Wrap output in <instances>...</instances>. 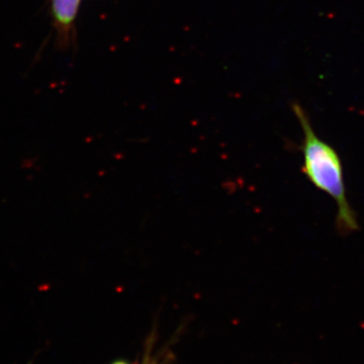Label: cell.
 Here are the masks:
<instances>
[{"label": "cell", "mask_w": 364, "mask_h": 364, "mask_svg": "<svg viewBox=\"0 0 364 364\" xmlns=\"http://www.w3.org/2000/svg\"><path fill=\"white\" fill-rule=\"evenodd\" d=\"M112 364H130V363H126V361H124V360H119V361H116V363H114Z\"/></svg>", "instance_id": "3"}, {"label": "cell", "mask_w": 364, "mask_h": 364, "mask_svg": "<svg viewBox=\"0 0 364 364\" xmlns=\"http://www.w3.org/2000/svg\"><path fill=\"white\" fill-rule=\"evenodd\" d=\"M293 111L304 133L301 145L303 153L301 171L315 188L336 203V228L339 234L344 236L354 233L359 229V223L358 215L347 198L341 158L333 146L317 135L310 117L301 105L294 104Z\"/></svg>", "instance_id": "1"}, {"label": "cell", "mask_w": 364, "mask_h": 364, "mask_svg": "<svg viewBox=\"0 0 364 364\" xmlns=\"http://www.w3.org/2000/svg\"><path fill=\"white\" fill-rule=\"evenodd\" d=\"M81 0H51L52 14L60 35H69L77 16Z\"/></svg>", "instance_id": "2"}]
</instances>
